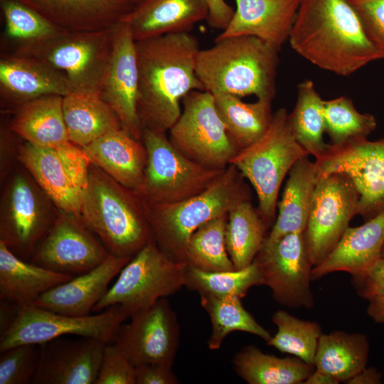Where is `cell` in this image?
Returning a JSON list of instances; mask_svg holds the SVG:
<instances>
[{
	"label": "cell",
	"mask_w": 384,
	"mask_h": 384,
	"mask_svg": "<svg viewBox=\"0 0 384 384\" xmlns=\"http://www.w3.org/2000/svg\"><path fill=\"white\" fill-rule=\"evenodd\" d=\"M138 112L142 129L166 132L179 118L183 98L203 90L196 71L201 50L190 33L136 41Z\"/></svg>",
	"instance_id": "1"
},
{
	"label": "cell",
	"mask_w": 384,
	"mask_h": 384,
	"mask_svg": "<svg viewBox=\"0 0 384 384\" xmlns=\"http://www.w3.org/2000/svg\"><path fill=\"white\" fill-rule=\"evenodd\" d=\"M289 41L302 58L341 76L382 59L347 0H300Z\"/></svg>",
	"instance_id": "2"
},
{
	"label": "cell",
	"mask_w": 384,
	"mask_h": 384,
	"mask_svg": "<svg viewBox=\"0 0 384 384\" xmlns=\"http://www.w3.org/2000/svg\"><path fill=\"white\" fill-rule=\"evenodd\" d=\"M214 43L201 49L196 60V75L204 91L273 100L279 50L251 36H231Z\"/></svg>",
	"instance_id": "3"
},
{
	"label": "cell",
	"mask_w": 384,
	"mask_h": 384,
	"mask_svg": "<svg viewBox=\"0 0 384 384\" xmlns=\"http://www.w3.org/2000/svg\"><path fill=\"white\" fill-rule=\"evenodd\" d=\"M127 190L92 164L80 220L100 238L110 254L131 257L153 235L148 218L137 210Z\"/></svg>",
	"instance_id": "4"
},
{
	"label": "cell",
	"mask_w": 384,
	"mask_h": 384,
	"mask_svg": "<svg viewBox=\"0 0 384 384\" xmlns=\"http://www.w3.org/2000/svg\"><path fill=\"white\" fill-rule=\"evenodd\" d=\"M242 200L232 164L201 192L180 201L153 204L154 210L147 217L153 238L169 257L186 265V247L193 232L206 222L228 215Z\"/></svg>",
	"instance_id": "5"
},
{
	"label": "cell",
	"mask_w": 384,
	"mask_h": 384,
	"mask_svg": "<svg viewBox=\"0 0 384 384\" xmlns=\"http://www.w3.org/2000/svg\"><path fill=\"white\" fill-rule=\"evenodd\" d=\"M112 28L61 30L43 39L15 43L10 53L36 58L62 72L73 92L100 95L112 53Z\"/></svg>",
	"instance_id": "6"
},
{
	"label": "cell",
	"mask_w": 384,
	"mask_h": 384,
	"mask_svg": "<svg viewBox=\"0 0 384 384\" xmlns=\"http://www.w3.org/2000/svg\"><path fill=\"white\" fill-rule=\"evenodd\" d=\"M309 156L294 137L288 112L280 108L273 113L271 124L257 142L241 149L231 160L255 190L259 213L267 226L274 220L282 183L294 164Z\"/></svg>",
	"instance_id": "7"
},
{
	"label": "cell",
	"mask_w": 384,
	"mask_h": 384,
	"mask_svg": "<svg viewBox=\"0 0 384 384\" xmlns=\"http://www.w3.org/2000/svg\"><path fill=\"white\" fill-rule=\"evenodd\" d=\"M186 265L169 257L152 240L124 266L93 311L120 305L130 317L184 287Z\"/></svg>",
	"instance_id": "8"
},
{
	"label": "cell",
	"mask_w": 384,
	"mask_h": 384,
	"mask_svg": "<svg viewBox=\"0 0 384 384\" xmlns=\"http://www.w3.org/2000/svg\"><path fill=\"white\" fill-rule=\"evenodd\" d=\"M128 318L129 314L120 305L95 314L73 316L34 304H16L10 324L1 331L0 352L21 344L41 345L70 335L96 338L110 343Z\"/></svg>",
	"instance_id": "9"
},
{
	"label": "cell",
	"mask_w": 384,
	"mask_h": 384,
	"mask_svg": "<svg viewBox=\"0 0 384 384\" xmlns=\"http://www.w3.org/2000/svg\"><path fill=\"white\" fill-rule=\"evenodd\" d=\"M18 158L60 211L80 220L92 164L83 148L70 142L56 146L26 142Z\"/></svg>",
	"instance_id": "10"
},
{
	"label": "cell",
	"mask_w": 384,
	"mask_h": 384,
	"mask_svg": "<svg viewBox=\"0 0 384 384\" xmlns=\"http://www.w3.org/2000/svg\"><path fill=\"white\" fill-rule=\"evenodd\" d=\"M142 138L146 164L141 193L153 204L174 203L191 197L223 173L186 157L171 144L165 132L144 128Z\"/></svg>",
	"instance_id": "11"
},
{
	"label": "cell",
	"mask_w": 384,
	"mask_h": 384,
	"mask_svg": "<svg viewBox=\"0 0 384 384\" xmlns=\"http://www.w3.org/2000/svg\"><path fill=\"white\" fill-rule=\"evenodd\" d=\"M182 111L169 131L171 144L188 159L220 169L239 152L217 111L211 93L193 90L182 100Z\"/></svg>",
	"instance_id": "12"
},
{
	"label": "cell",
	"mask_w": 384,
	"mask_h": 384,
	"mask_svg": "<svg viewBox=\"0 0 384 384\" xmlns=\"http://www.w3.org/2000/svg\"><path fill=\"white\" fill-rule=\"evenodd\" d=\"M360 195L349 176L334 172L319 176L304 232L313 266L320 264L358 213Z\"/></svg>",
	"instance_id": "13"
},
{
	"label": "cell",
	"mask_w": 384,
	"mask_h": 384,
	"mask_svg": "<svg viewBox=\"0 0 384 384\" xmlns=\"http://www.w3.org/2000/svg\"><path fill=\"white\" fill-rule=\"evenodd\" d=\"M264 285L279 304L292 309H311L314 299L311 288L314 267L304 232L291 233L272 243L263 242L255 258Z\"/></svg>",
	"instance_id": "14"
},
{
	"label": "cell",
	"mask_w": 384,
	"mask_h": 384,
	"mask_svg": "<svg viewBox=\"0 0 384 384\" xmlns=\"http://www.w3.org/2000/svg\"><path fill=\"white\" fill-rule=\"evenodd\" d=\"M122 324L114 341L134 365L173 366L179 345L177 317L166 298L132 315Z\"/></svg>",
	"instance_id": "15"
},
{
	"label": "cell",
	"mask_w": 384,
	"mask_h": 384,
	"mask_svg": "<svg viewBox=\"0 0 384 384\" xmlns=\"http://www.w3.org/2000/svg\"><path fill=\"white\" fill-rule=\"evenodd\" d=\"M315 162L319 176L334 172L349 176L360 195L358 215L366 221L384 210V137L341 147L331 144L326 156Z\"/></svg>",
	"instance_id": "16"
},
{
	"label": "cell",
	"mask_w": 384,
	"mask_h": 384,
	"mask_svg": "<svg viewBox=\"0 0 384 384\" xmlns=\"http://www.w3.org/2000/svg\"><path fill=\"white\" fill-rule=\"evenodd\" d=\"M89 230L76 217L61 211L36 248L31 262L73 276L91 270L110 253Z\"/></svg>",
	"instance_id": "17"
},
{
	"label": "cell",
	"mask_w": 384,
	"mask_h": 384,
	"mask_svg": "<svg viewBox=\"0 0 384 384\" xmlns=\"http://www.w3.org/2000/svg\"><path fill=\"white\" fill-rule=\"evenodd\" d=\"M112 48L100 97L117 116L122 128L139 139L138 66L136 41L129 26L119 21L112 28Z\"/></svg>",
	"instance_id": "18"
},
{
	"label": "cell",
	"mask_w": 384,
	"mask_h": 384,
	"mask_svg": "<svg viewBox=\"0 0 384 384\" xmlns=\"http://www.w3.org/2000/svg\"><path fill=\"white\" fill-rule=\"evenodd\" d=\"M36 188L26 176L11 181L1 219V239L21 259L32 256L52 225Z\"/></svg>",
	"instance_id": "19"
},
{
	"label": "cell",
	"mask_w": 384,
	"mask_h": 384,
	"mask_svg": "<svg viewBox=\"0 0 384 384\" xmlns=\"http://www.w3.org/2000/svg\"><path fill=\"white\" fill-rule=\"evenodd\" d=\"M108 342L91 337L57 338L41 344L34 384H95Z\"/></svg>",
	"instance_id": "20"
},
{
	"label": "cell",
	"mask_w": 384,
	"mask_h": 384,
	"mask_svg": "<svg viewBox=\"0 0 384 384\" xmlns=\"http://www.w3.org/2000/svg\"><path fill=\"white\" fill-rule=\"evenodd\" d=\"M64 73L33 57L9 53L0 60V96L4 103L20 105L42 97L73 92Z\"/></svg>",
	"instance_id": "21"
},
{
	"label": "cell",
	"mask_w": 384,
	"mask_h": 384,
	"mask_svg": "<svg viewBox=\"0 0 384 384\" xmlns=\"http://www.w3.org/2000/svg\"><path fill=\"white\" fill-rule=\"evenodd\" d=\"M236 9L228 26L216 37H257L279 50L294 24L300 0H235Z\"/></svg>",
	"instance_id": "22"
},
{
	"label": "cell",
	"mask_w": 384,
	"mask_h": 384,
	"mask_svg": "<svg viewBox=\"0 0 384 384\" xmlns=\"http://www.w3.org/2000/svg\"><path fill=\"white\" fill-rule=\"evenodd\" d=\"M131 257L110 255L91 270L75 276L42 294L34 305L73 316H88Z\"/></svg>",
	"instance_id": "23"
},
{
	"label": "cell",
	"mask_w": 384,
	"mask_h": 384,
	"mask_svg": "<svg viewBox=\"0 0 384 384\" xmlns=\"http://www.w3.org/2000/svg\"><path fill=\"white\" fill-rule=\"evenodd\" d=\"M206 0H144L125 14V23L136 41L171 33H190L206 20Z\"/></svg>",
	"instance_id": "24"
},
{
	"label": "cell",
	"mask_w": 384,
	"mask_h": 384,
	"mask_svg": "<svg viewBox=\"0 0 384 384\" xmlns=\"http://www.w3.org/2000/svg\"><path fill=\"white\" fill-rule=\"evenodd\" d=\"M384 245V210L357 227H348L330 254L311 271L319 279L334 272L361 274L381 257Z\"/></svg>",
	"instance_id": "25"
},
{
	"label": "cell",
	"mask_w": 384,
	"mask_h": 384,
	"mask_svg": "<svg viewBox=\"0 0 384 384\" xmlns=\"http://www.w3.org/2000/svg\"><path fill=\"white\" fill-rule=\"evenodd\" d=\"M82 148L92 164L126 188L141 193L146 152L125 129L110 131Z\"/></svg>",
	"instance_id": "26"
},
{
	"label": "cell",
	"mask_w": 384,
	"mask_h": 384,
	"mask_svg": "<svg viewBox=\"0 0 384 384\" xmlns=\"http://www.w3.org/2000/svg\"><path fill=\"white\" fill-rule=\"evenodd\" d=\"M57 27L70 31L110 28L132 9L122 0H18Z\"/></svg>",
	"instance_id": "27"
},
{
	"label": "cell",
	"mask_w": 384,
	"mask_h": 384,
	"mask_svg": "<svg viewBox=\"0 0 384 384\" xmlns=\"http://www.w3.org/2000/svg\"><path fill=\"white\" fill-rule=\"evenodd\" d=\"M277 218L265 243H272L291 233L304 232L309 215L319 170L308 156L298 160L288 173Z\"/></svg>",
	"instance_id": "28"
},
{
	"label": "cell",
	"mask_w": 384,
	"mask_h": 384,
	"mask_svg": "<svg viewBox=\"0 0 384 384\" xmlns=\"http://www.w3.org/2000/svg\"><path fill=\"white\" fill-rule=\"evenodd\" d=\"M74 277L27 262L0 240L1 301L33 304L42 294Z\"/></svg>",
	"instance_id": "29"
},
{
	"label": "cell",
	"mask_w": 384,
	"mask_h": 384,
	"mask_svg": "<svg viewBox=\"0 0 384 384\" xmlns=\"http://www.w3.org/2000/svg\"><path fill=\"white\" fill-rule=\"evenodd\" d=\"M63 97L50 95L28 101L18 107L11 129L26 142L42 146H56L68 142Z\"/></svg>",
	"instance_id": "30"
},
{
	"label": "cell",
	"mask_w": 384,
	"mask_h": 384,
	"mask_svg": "<svg viewBox=\"0 0 384 384\" xmlns=\"http://www.w3.org/2000/svg\"><path fill=\"white\" fill-rule=\"evenodd\" d=\"M63 111L69 140L80 147L122 127L100 95L70 92L63 97Z\"/></svg>",
	"instance_id": "31"
},
{
	"label": "cell",
	"mask_w": 384,
	"mask_h": 384,
	"mask_svg": "<svg viewBox=\"0 0 384 384\" xmlns=\"http://www.w3.org/2000/svg\"><path fill=\"white\" fill-rule=\"evenodd\" d=\"M369 350L368 339L363 334L343 331L322 334L318 342L314 366L339 383H346L366 367Z\"/></svg>",
	"instance_id": "32"
},
{
	"label": "cell",
	"mask_w": 384,
	"mask_h": 384,
	"mask_svg": "<svg viewBox=\"0 0 384 384\" xmlns=\"http://www.w3.org/2000/svg\"><path fill=\"white\" fill-rule=\"evenodd\" d=\"M237 374L248 384L304 383L315 369L297 357L279 358L254 345L242 348L233 358Z\"/></svg>",
	"instance_id": "33"
},
{
	"label": "cell",
	"mask_w": 384,
	"mask_h": 384,
	"mask_svg": "<svg viewBox=\"0 0 384 384\" xmlns=\"http://www.w3.org/2000/svg\"><path fill=\"white\" fill-rule=\"evenodd\" d=\"M213 96L227 132L239 151L257 142L268 129L273 117L272 100L257 99L247 103L230 94Z\"/></svg>",
	"instance_id": "34"
},
{
	"label": "cell",
	"mask_w": 384,
	"mask_h": 384,
	"mask_svg": "<svg viewBox=\"0 0 384 384\" xmlns=\"http://www.w3.org/2000/svg\"><path fill=\"white\" fill-rule=\"evenodd\" d=\"M323 102L314 82L306 79L297 85V102L292 112L288 113L294 137L316 160L326 156L331 146L323 138L325 132Z\"/></svg>",
	"instance_id": "35"
},
{
	"label": "cell",
	"mask_w": 384,
	"mask_h": 384,
	"mask_svg": "<svg viewBox=\"0 0 384 384\" xmlns=\"http://www.w3.org/2000/svg\"><path fill=\"white\" fill-rule=\"evenodd\" d=\"M267 226L259 211L242 200L228 212L225 245L235 270L250 265L260 252Z\"/></svg>",
	"instance_id": "36"
},
{
	"label": "cell",
	"mask_w": 384,
	"mask_h": 384,
	"mask_svg": "<svg viewBox=\"0 0 384 384\" xmlns=\"http://www.w3.org/2000/svg\"><path fill=\"white\" fill-rule=\"evenodd\" d=\"M200 296L201 306L208 314L212 324V331L208 341L209 349L220 348L225 337L233 331L252 334L266 342L272 338L269 331L243 307L240 297Z\"/></svg>",
	"instance_id": "37"
},
{
	"label": "cell",
	"mask_w": 384,
	"mask_h": 384,
	"mask_svg": "<svg viewBox=\"0 0 384 384\" xmlns=\"http://www.w3.org/2000/svg\"><path fill=\"white\" fill-rule=\"evenodd\" d=\"M184 287L200 295L218 297H244L248 290L263 285L264 280L257 262L254 261L245 268L223 272H206L186 265Z\"/></svg>",
	"instance_id": "38"
},
{
	"label": "cell",
	"mask_w": 384,
	"mask_h": 384,
	"mask_svg": "<svg viewBox=\"0 0 384 384\" xmlns=\"http://www.w3.org/2000/svg\"><path fill=\"white\" fill-rule=\"evenodd\" d=\"M227 215L201 225L189 238L186 265L206 272L234 270L225 245Z\"/></svg>",
	"instance_id": "39"
},
{
	"label": "cell",
	"mask_w": 384,
	"mask_h": 384,
	"mask_svg": "<svg viewBox=\"0 0 384 384\" xmlns=\"http://www.w3.org/2000/svg\"><path fill=\"white\" fill-rule=\"evenodd\" d=\"M323 111L325 132L334 147L367 139L377 126L373 114L359 112L345 96L324 100Z\"/></svg>",
	"instance_id": "40"
},
{
	"label": "cell",
	"mask_w": 384,
	"mask_h": 384,
	"mask_svg": "<svg viewBox=\"0 0 384 384\" xmlns=\"http://www.w3.org/2000/svg\"><path fill=\"white\" fill-rule=\"evenodd\" d=\"M272 321L277 331L267 342V345L314 365L318 342L322 334L320 325L300 319L284 310L275 311Z\"/></svg>",
	"instance_id": "41"
},
{
	"label": "cell",
	"mask_w": 384,
	"mask_h": 384,
	"mask_svg": "<svg viewBox=\"0 0 384 384\" xmlns=\"http://www.w3.org/2000/svg\"><path fill=\"white\" fill-rule=\"evenodd\" d=\"M4 34L13 43L38 41L63 30L18 0H1Z\"/></svg>",
	"instance_id": "42"
},
{
	"label": "cell",
	"mask_w": 384,
	"mask_h": 384,
	"mask_svg": "<svg viewBox=\"0 0 384 384\" xmlns=\"http://www.w3.org/2000/svg\"><path fill=\"white\" fill-rule=\"evenodd\" d=\"M21 344L1 352L0 384H28L37 370L41 347Z\"/></svg>",
	"instance_id": "43"
},
{
	"label": "cell",
	"mask_w": 384,
	"mask_h": 384,
	"mask_svg": "<svg viewBox=\"0 0 384 384\" xmlns=\"http://www.w3.org/2000/svg\"><path fill=\"white\" fill-rule=\"evenodd\" d=\"M134 368L119 345L107 343L95 384H135Z\"/></svg>",
	"instance_id": "44"
},
{
	"label": "cell",
	"mask_w": 384,
	"mask_h": 384,
	"mask_svg": "<svg viewBox=\"0 0 384 384\" xmlns=\"http://www.w3.org/2000/svg\"><path fill=\"white\" fill-rule=\"evenodd\" d=\"M357 13L368 39L384 59V0H347Z\"/></svg>",
	"instance_id": "45"
},
{
	"label": "cell",
	"mask_w": 384,
	"mask_h": 384,
	"mask_svg": "<svg viewBox=\"0 0 384 384\" xmlns=\"http://www.w3.org/2000/svg\"><path fill=\"white\" fill-rule=\"evenodd\" d=\"M351 282L357 294L367 300L384 294V257L363 272L352 276Z\"/></svg>",
	"instance_id": "46"
},
{
	"label": "cell",
	"mask_w": 384,
	"mask_h": 384,
	"mask_svg": "<svg viewBox=\"0 0 384 384\" xmlns=\"http://www.w3.org/2000/svg\"><path fill=\"white\" fill-rule=\"evenodd\" d=\"M135 384H177L178 380L171 366L142 363L134 366Z\"/></svg>",
	"instance_id": "47"
},
{
	"label": "cell",
	"mask_w": 384,
	"mask_h": 384,
	"mask_svg": "<svg viewBox=\"0 0 384 384\" xmlns=\"http://www.w3.org/2000/svg\"><path fill=\"white\" fill-rule=\"evenodd\" d=\"M208 14L207 22L210 27L223 31L229 24L235 9L225 0H206Z\"/></svg>",
	"instance_id": "48"
},
{
	"label": "cell",
	"mask_w": 384,
	"mask_h": 384,
	"mask_svg": "<svg viewBox=\"0 0 384 384\" xmlns=\"http://www.w3.org/2000/svg\"><path fill=\"white\" fill-rule=\"evenodd\" d=\"M382 373L375 368L366 367L346 383L348 384H380L382 383Z\"/></svg>",
	"instance_id": "49"
},
{
	"label": "cell",
	"mask_w": 384,
	"mask_h": 384,
	"mask_svg": "<svg viewBox=\"0 0 384 384\" xmlns=\"http://www.w3.org/2000/svg\"><path fill=\"white\" fill-rule=\"evenodd\" d=\"M368 315L376 323L384 324V294L368 299Z\"/></svg>",
	"instance_id": "50"
},
{
	"label": "cell",
	"mask_w": 384,
	"mask_h": 384,
	"mask_svg": "<svg viewBox=\"0 0 384 384\" xmlns=\"http://www.w3.org/2000/svg\"><path fill=\"white\" fill-rule=\"evenodd\" d=\"M304 384H338L339 382L329 375L317 369H314L313 372L308 376L304 382Z\"/></svg>",
	"instance_id": "51"
},
{
	"label": "cell",
	"mask_w": 384,
	"mask_h": 384,
	"mask_svg": "<svg viewBox=\"0 0 384 384\" xmlns=\"http://www.w3.org/2000/svg\"><path fill=\"white\" fill-rule=\"evenodd\" d=\"M127 5H129L132 9L140 4L144 0H122Z\"/></svg>",
	"instance_id": "52"
},
{
	"label": "cell",
	"mask_w": 384,
	"mask_h": 384,
	"mask_svg": "<svg viewBox=\"0 0 384 384\" xmlns=\"http://www.w3.org/2000/svg\"><path fill=\"white\" fill-rule=\"evenodd\" d=\"M381 257H384V245H383V247L382 249Z\"/></svg>",
	"instance_id": "53"
}]
</instances>
